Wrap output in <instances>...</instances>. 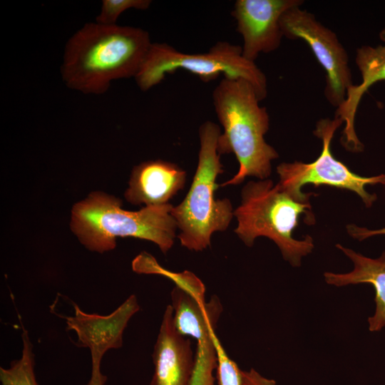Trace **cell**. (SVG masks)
<instances>
[{
    "instance_id": "6da1fadb",
    "label": "cell",
    "mask_w": 385,
    "mask_h": 385,
    "mask_svg": "<svg viewBox=\"0 0 385 385\" xmlns=\"http://www.w3.org/2000/svg\"><path fill=\"white\" fill-rule=\"evenodd\" d=\"M152 44L148 31L88 23L68 40L61 74L71 89L103 94L114 80L135 78Z\"/></svg>"
},
{
    "instance_id": "7a4b0ae2",
    "label": "cell",
    "mask_w": 385,
    "mask_h": 385,
    "mask_svg": "<svg viewBox=\"0 0 385 385\" xmlns=\"http://www.w3.org/2000/svg\"><path fill=\"white\" fill-rule=\"evenodd\" d=\"M217 118L223 128L217 140V152L233 153L240 165L238 172L220 185H238L247 176L265 180L271 174L272 160L279 157L264 135L270 118L252 85L247 81L223 78L212 92Z\"/></svg>"
},
{
    "instance_id": "3957f363",
    "label": "cell",
    "mask_w": 385,
    "mask_h": 385,
    "mask_svg": "<svg viewBox=\"0 0 385 385\" xmlns=\"http://www.w3.org/2000/svg\"><path fill=\"white\" fill-rule=\"evenodd\" d=\"M121 205L118 197L93 192L73 205L71 229L87 249L101 253L114 249L118 237L153 242L164 254L170 250L178 228L172 204L145 206L136 212Z\"/></svg>"
},
{
    "instance_id": "277c9868",
    "label": "cell",
    "mask_w": 385,
    "mask_h": 385,
    "mask_svg": "<svg viewBox=\"0 0 385 385\" xmlns=\"http://www.w3.org/2000/svg\"><path fill=\"white\" fill-rule=\"evenodd\" d=\"M241 197V204L234 210L237 220L235 232L240 239L250 247L257 237H268L285 260L299 267L302 258L314 249L313 238L307 235L304 240H296L292 232L303 215L306 223H314L309 200L294 197L269 179L248 182Z\"/></svg>"
},
{
    "instance_id": "5b68a950",
    "label": "cell",
    "mask_w": 385,
    "mask_h": 385,
    "mask_svg": "<svg viewBox=\"0 0 385 385\" xmlns=\"http://www.w3.org/2000/svg\"><path fill=\"white\" fill-rule=\"evenodd\" d=\"M217 124L204 122L199 128L200 150L198 163L192 183L184 200L173 207L171 214L180 233V245L192 251H202L211 244L215 232L228 227L234 211L228 198L216 199V183L223 173L217 140L220 134Z\"/></svg>"
},
{
    "instance_id": "8992f818",
    "label": "cell",
    "mask_w": 385,
    "mask_h": 385,
    "mask_svg": "<svg viewBox=\"0 0 385 385\" xmlns=\"http://www.w3.org/2000/svg\"><path fill=\"white\" fill-rule=\"evenodd\" d=\"M178 69L189 71L205 83L220 74L230 79L242 78L252 85L260 101L267 96L265 73L255 62L244 58L241 46L227 41H219L207 52L199 53H183L166 43H152L134 78L138 88L147 91Z\"/></svg>"
},
{
    "instance_id": "52a82bcc",
    "label": "cell",
    "mask_w": 385,
    "mask_h": 385,
    "mask_svg": "<svg viewBox=\"0 0 385 385\" xmlns=\"http://www.w3.org/2000/svg\"><path fill=\"white\" fill-rule=\"evenodd\" d=\"M342 118L322 119L317 123L314 134L322 140V149L319 156L313 162L304 163H282L277 167L279 175L278 185L286 192L299 200H309L312 192L303 193L301 188L312 183L315 187L327 185L351 190L362 200L366 207H370L377 196L369 193L367 185H385V174L363 177L349 170L342 162L336 159L331 150V143L337 129L343 123Z\"/></svg>"
},
{
    "instance_id": "ba28073f",
    "label": "cell",
    "mask_w": 385,
    "mask_h": 385,
    "mask_svg": "<svg viewBox=\"0 0 385 385\" xmlns=\"http://www.w3.org/2000/svg\"><path fill=\"white\" fill-rule=\"evenodd\" d=\"M205 292L204 284L199 282L183 287L175 285L170 294L175 328L197 342L191 385H215V328L223 308L216 295L206 302Z\"/></svg>"
},
{
    "instance_id": "9c48e42d",
    "label": "cell",
    "mask_w": 385,
    "mask_h": 385,
    "mask_svg": "<svg viewBox=\"0 0 385 385\" xmlns=\"http://www.w3.org/2000/svg\"><path fill=\"white\" fill-rule=\"evenodd\" d=\"M279 24L283 36L290 39H302L309 46L327 73L324 95L337 108L354 84L347 52L336 34L318 21L314 14L299 6L284 11Z\"/></svg>"
},
{
    "instance_id": "30bf717a",
    "label": "cell",
    "mask_w": 385,
    "mask_h": 385,
    "mask_svg": "<svg viewBox=\"0 0 385 385\" xmlns=\"http://www.w3.org/2000/svg\"><path fill=\"white\" fill-rule=\"evenodd\" d=\"M302 0H237L231 13L243 40L242 56L255 62L260 53L277 49L283 34L279 20L284 11L300 6Z\"/></svg>"
},
{
    "instance_id": "8fae6325",
    "label": "cell",
    "mask_w": 385,
    "mask_h": 385,
    "mask_svg": "<svg viewBox=\"0 0 385 385\" xmlns=\"http://www.w3.org/2000/svg\"><path fill=\"white\" fill-rule=\"evenodd\" d=\"M74 315L65 317L66 330L74 331L77 344L90 349L91 362L101 363L109 349L123 345V334L130 318L140 310L135 295H130L108 315L89 314L75 303Z\"/></svg>"
},
{
    "instance_id": "7c38bea8",
    "label": "cell",
    "mask_w": 385,
    "mask_h": 385,
    "mask_svg": "<svg viewBox=\"0 0 385 385\" xmlns=\"http://www.w3.org/2000/svg\"><path fill=\"white\" fill-rule=\"evenodd\" d=\"M155 371L150 385H191L195 355L189 339L175 328L173 309H165L154 346Z\"/></svg>"
},
{
    "instance_id": "4fadbf2b",
    "label": "cell",
    "mask_w": 385,
    "mask_h": 385,
    "mask_svg": "<svg viewBox=\"0 0 385 385\" xmlns=\"http://www.w3.org/2000/svg\"><path fill=\"white\" fill-rule=\"evenodd\" d=\"M186 177V172L175 163L163 160L143 162L133 168L125 197L135 205L168 204L183 189Z\"/></svg>"
},
{
    "instance_id": "5bb4252c",
    "label": "cell",
    "mask_w": 385,
    "mask_h": 385,
    "mask_svg": "<svg viewBox=\"0 0 385 385\" xmlns=\"http://www.w3.org/2000/svg\"><path fill=\"white\" fill-rule=\"evenodd\" d=\"M381 38L385 41V29L381 33ZM356 63L362 81L353 85L346 92V99L339 106L335 116L345 123L341 142L351 152H361L364 145L356 136L354 130L355 115L363 95L375 83L385 80V45L376 47L364 46L356 50Z\"/></svg>"
},
{
    "instance_id": "9a60e30c",
    "label": "cell",
    "mask_w": 385,
    "mask_h": 385,
    "mask_svg": "<svg viewBox=\"0 0 385 385\" xmlns=\"http://www.w3.org/2000/svg\"><path fill=\"white\" fill-rule=\"evenodd\" d=\"M354 264L352 271L347 273L326 272V282L336 287L349 284H369L375 290L376 308L374 314L368 318L369 330L379 332L385 327V250L377 258H371L337 244Z\"/></svg>"
},
{
    "instance_id": "2e32d148",
    "label": "cell",
    "mask_w": 385,
    "mask_h": 385,
    "mask_svg": "<svg viewBox=\"0 0 385 385\" xmlns=\"http://www.w3.org/2000/svg\"><path fill=\"white\" fill-rule=\"evenodd\" d=\"M21 356L13 361L9 368L0 367L1 385H38L34 374V354L28 332L23 328Z\"/></svg>"
},
{
    "instance_id": "e0dca14e",
    "label": "cell",
    "mask_w": 385,
    "mask_h": 385,
    "mask_svg": "<svg viewBox=\"0 0 385 385\" xmlns=\"http://www.w3.org/2000/svg\"><path fill=\"white\" fill-rule=\"evenodd\" d=\"M215 348L217 384L242 385V370L228 356L217 335L215 337Z\"/></svg>"
},
{
    "instance_id": "ac0fdd59",
    "label": "cell",
    "mask_w": 385,
    "mask_h": 385,
    "mask_svg": "<svg viewBox=\"0 0 385 385\" xmlns=\"http://www.w3.org/2000/svg\"><path fill=\"white\" fill-rule=\"evenodd\" d=\"M150 4V0H103L96 22L114 25L116 24L120 15L126 10L130 9L146 10Z\"/></svg>"
},
{
    "instance_id": "d6986e66",
    "label": "cell",
    "mask_w": 385,
    "mask_h": 385,
    "mask_svg": "<svg viewBox=\"0 0 385 385\" xmlns=\"http://www.w3.org/2000/svg\"><path fill=\"white\" fill-rule=\"evenodd\" d=\"M242 385H277L273 379L266 378L254 369L242 370Z\"/></svg>"
},
{
    "instance_id": "ffe728a7",
    "label": "cell",
    "mask_w": 385,
    "mask_h": 385,
    "mask_svg": "<svg viewBox=\"0 0 385 385\" xmlns=\"http://www.w3.org/2000/svg\"><path fill=\"white\" fill-rule=\"evenodd\" d=\"M346 230L352 237L359 240H363L374 235H385V227L379 230H368L355 225H349L346 226Z\"/></svg>"
},
{
    "instance_id": "44dd1931",
    "label": "cell",
    "mask_w": 385,
    "mask_h": 385,
    "mask_svg": "<svg viewBox=\"0 0 385 385\" xmlns=\"http://www.w3.org/2000/svg\"><path fill=\"white\" fill-rule=\"evenodd\" d=\"M107 381V376L101 371V363H93L91 376L86 385H104Z\"/></svg>"
}]
</instances>
